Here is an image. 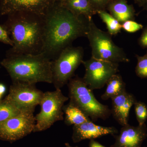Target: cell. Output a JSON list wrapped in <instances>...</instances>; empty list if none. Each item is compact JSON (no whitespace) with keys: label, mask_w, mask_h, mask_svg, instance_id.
Wrapping results in <instances>:
<instances>
[{"label":"cell","mask_w":147,"mask_h":147,"mask_svg":"<svg viewBox=\"0 0 147 147\" xmlns=\"http://www.w3.org/2000/svg\"><path fill=\"white\" fill-rule=\"evenodd\" d=\"M34 112L22 111L17 115L0 123V139L13 142L34 132L36 123Z\"/></svg>","instance_id":"cell-9"},{"label":"cell","mask_w":147,"mask_h":147,"mask_svg":"<svg viewBox=\"0 0 147 147\" xmlns=\"http://www.w3.org/2000/svg\"><path fill=\"white\" fill-rule=\"evenodd\" d=\"M118 133V130L114 127L100 126L90 121L74 125L72 139L74 143H76L86 139H94L108 134L114 136Z\"/></svg>","instance_id":"cell-13"},{"label":"cell","mask_w":147,"mask_h":147,"mask_svg":"<svg viewBox=\"0 0 147 147\" xmlns=\"http://www.w3.org/2000/svg\"><path fill=\"white\" fill-rule=\"evenodd\" d=\"M97 14L106 25L108 32L111 36L116 35L120 32L122 24L106 10L98 11Z\"/></svg>","instance_id":"cell-20"},{"label":"cell","mask_w":147,"mask_h":147,"mask_svg":"<svg viewBox=\"0 0 147 147\" xmlns=\"http://www.w3.org/2000/svg\"><path fill=\"white\" fill-rule=\"evenodd\" d=\"M66 1V0H59V1L60 2H63L65 1Z\"/></svg>","instance_id":"cell-32"},{"label":"cell","mask_w":147,"mask_h":147,"mask_svg":"<svg viewBox=\"0 0 147 147\" xmlns=\"http://www.w3.org/2000/svg\"><path fill=\"white\" fill-rule=\"evenodd\" d=\"M43 93L35 84L13 82L6 97L22 111L34 112L40 103Z\"/></svg>","instance_id":"cell-10"},{"label":"cell","mask_w":147,"mask_h":147,"mask_svg":"<svg viewBox=\"0 0 147 147\" xmlns=\"http://www.w3.org/2000/svg\"><path fill=\"white\" fill-rule=\"evenodd\" d=\"M134 2L137 4L139 6L143 7L144 5L146 0H133Z\"/></svg>","instance_id":"cell-29"},{"label":"cell","mask_w":147,"mask_h":147,"mask_svg":"<svg viewBox=\"0 0 147 147\" xmlns=\"http://www.w3.org/2000/svg\"><path fill=\"white\" fill-rule=\"evenodd\" d=\"M147 1V0H146V1Z\"/></svg>","instance_id":"cell-33"},{"label":"cell","mask_w":147,"mask_h":147,"mask_svg":"<svg viewBox=\"0 0 147 147\" xmlns=\"http://www.w3.org/2000/svg\"><path fill=\"white\" fill-rule=\"evenodd\" d=\"M142 24L135 22L134 20H129L122 24V28L125 32L132 33L143 29Z\"/></svg>","instance_id":"cell-23"},{"label":"cell","mask_w":147,"mask_h":147,"mask_svg":"<svg viewBox=\"0 0 147 147\" xmlns=\"http://www.w3.org/2000/svg\"><path fill=\"white\" fill-rule=\"evenodd\" d=\"M67 85L69 101L80 108L92 121H96L99 119L104 120L110 117L111 110L108 105L96 99L83 78L78 76L72 77Z\"/></svg>","instance_id":"cell-4"},{"label":"cell","mask_w":147,"mask_h":147,"mask_svg":"<svg viewBox=\"0 0 147 147\" xmlns=\"http://www.w3.org/2000/svg\"><path fill=\"white\" fill-rule=\"evenodd\" d=\"M134 110L139 125L145 123L147 119V106L145 103L141 101H136L134 103Z\"/></svg>","instance_id":"cell-22"},{"label":"cell","mask_w":147,"mask_h":147,"mask_svg":"<svg viewBox=\"0 0 147 147\" xmlns=\"http://www.w3.org/2000/svg\"><path fill=\"white\" fill-rule=\"evenodd\" d=\"M22 111L6 97L0 101V123L17 115Z\"/></svg>","instance_id":"cell-19"},{"label":"cell","mask_w":147,"mask_h":147,"mask_svg":"<svg viewBox=\"0 0 147 147\" xmlns=\"http://www.w3.org/2000/svg\"></svg>","instance_id":"cell-34"},{"label":"cell","mask_w":147,"mask_h":147,"mask_svg":"<svg viewBox=\"0 0 147 147\" xmlns=\"http://www.w3.org/2000/svg\"><path fill=\"white\" fill-rule=\"evenodd\" d=\"M1 64L13 82L53 84L52 61L43 53L6 55Z\"/></svg>","instance_id":"cell-3"},{"label":"cell","mask_w":147,"mask_h":147,"mask_svg":"<svg viewBox=\"0 0 147 147\" xmlns=\"http://www.w3.org/2000/svg\"><path fill=\"white\" fill-rule=\"evenodd\" d=\"M137 64L135 68V72L138 77L145 79L147 78V50L143 56L136 55Z\"/></svg>","instance_id":"cell-21"},{"label":"cell","mask_w":147,"mask_h":147,"mask_svg":"<svg viewBox=\"0 0 147 147\" xmlns=\"http://www.w3.org/2000/svg\"><path fill=\"white\" fill-rule=\"evenodd\" d=\"M90 2L96 12L98 11L106 10L109 4L113 0H89Z\"/></svg>","instance_id":"cell-24"},{"label":"cell","mask_w":147,"mask_h":147,"mask_svg":"<svg viewBox=\"0 0 147 147\" xmlns=\"http://www.w3.org/2000/svg\"><path fill=\"white\" fill-rule=\"evenodd\" d=\"M0 42L4 44L10 45L12 47L13 42L9 35L8 33L6 30L3 26L0 25Z\"/></svg>","instance_id":"cell-25"},{"label":"cell","mask_w":147,"mask_h":147,"mask_svg":"<svg viewBox=\"0 0 147 147\" xmlns=\"http://www.w3.org/2000/svg\"><path fill=\"white\" fill-rule=\"evenodd\" d=\"M106 85V90L101 96L103 100L111 99L126 91V84L119 74L113 75L108 80Z\"/></svg>","instance_id":"cell-18"},{"label":"cell","mask_w":147,"mask_h":147,"mask_svg":"<svg viewBox=\"0 0 147 147\" xmlns=\"http://www.w3.org/2000/svg\"><path fill=\"white\" fill-rule=\"evenodd\" d=\"M69 99L63 94L61 89L44 92L39 105L40 110L35 117L34 132L45 131L56 122L63 120V107Z\"/></svg>","instance_id":"cell-6"},{"label":"cell","mask_w":147,"mask_h":147,"mask_svg":"<svg viewBox=\"0 0 147 147\" xmlns=\"http://www.w3.org/2000/svg\"><path fill=\"white\" fill-rule=\"evenodd\" d=\"M7 16L3 26L13 45L6 55L42 53L45 40L44 16L27 11H17Z\"/></svg>","instance_id":"cell-2"},{"label":"cell","mask_w":147,"mask_h":147,"mask_svg":"<svg viewBox=\"0 0 147 147\" xmlns=\"http://www.w3.org/2000/svg\"><path fill=\"white\" fill-rule=\"evenodd\" d=\"M84 50L81 46H69L52 61L53 83L56 89H61L74 76L83 62Z\"/></svg>","instance_id":"cell-7"},{"label":"cell","mask_w":147,"mask_h":147,"mask_svg":"<svg viewBox=\"0 0 147 147\" xmlns=\"http://www.w3.org/2000/svg\"><path fill=\"white\" fill-rule=\"evenodd\" d=\"M59 0H0V14L27 11L45 16Z\"/></svg>","instance_id":"cell-11"},{"label":"cell","mask_w":147,"mask_h":147,"mask_svg":"<svg viewBox=\"0 0 147 147\" xmlns=\"http://www.w3.org/2000/svg\"><path fill=\"white\" fill-rule=\"evenodd\" d=\"M87 38L91 48L92 57L114 63L129 61L123 49L114 43L108 32L96 26L92 18L89 19Z\"/></svg>","instance_id":"cell-5"},{"label":"cell","mask_w":147,"mask_h":147,"mask_svg":"<svg viewBox=\"0 0 147 147\" xmlns=\"http://www.w3.org/2000/svg\"><path fill=\"white\" fill-rule=\"evenodd\" d=\"M6 90L5 86L4 84H0V101L1 100V98L5 93Z\"/></svg>","instance_id":"cell-28"},{"label":"cell","mask_w":147,"mask_h":147,"mask_svg":"<svg viewBox=\"0 0 147 147\" xmlns=\"http://www.w3.org/2000/svg\"><path fill=\"white\" fill-rule=\"evenodd\" d=\"M85 68L84 82L92 90L100 89L106 85L109 79L119 71V63L90 58L83 61Z\"/></svg>","instance_id":"cell-8"},{"label":"cell","mask_w":147,"mask_h":147,"mask_svg":"<svg viewBox=\"0 0 147 147\" xmlns=\"http://www.w3.org/2000/svg\"><path fill=\"white\" fill-rule=\"evenodd\" d=\"M89 147H106L101 144L99 142L95 141L94 139H91L89 143Z\"/></svg>","instance_id":"cell-27"},{"label":"cell","mask_w":147,"mask_h":147,"mask_svg":"<svg viewBox=\"0 0 147 147\" xmlns=\"http://www.w3.org/2000/svg\"><path fill=\"white\" fill-rule=\"evenodd\" d=\"M111 100V114L114 118L122 126L128 124L129 111L137 101L134 95L125 91Z\"/></svg>","instance_id":"cell-14"},{"label":"cell","mask_w":147,"mask_h":147,"mask_svg":"<svg viewBox=\"0 0 147 147\" xmlns=\"http://www.w3.org/2000/svg\"><path fill=\"white\" fill-rule=\"evenodd\" d=\"M45 40L43 53L54 60L75 40L87 37L89 19L77 16L65 8L59 1L44 16Z\"/></svg>","instance_id":"cell-1"},{"label":"cell","mask_w":147,"mask_h":147,"mask_svg":"<svg viewBox=\"0 0 147 147\" xmlns=\"http://www.w3.org/2000/svg\"><path fill=\"white\" fill-rule=\"evenodd\" d=\"M147 128L145 124L134 127L129 124L123 126L118 135H114L116 141L110 147H142L147 137Z\"/></svg>","instance_id":"cell-12"},{"label":"cell","mask_w":147,"mask_h":147,"mask_svg":"<svg viewBox=\"0 0 147 147\" xmlns=\"http://www.w3.org/2000/svg\"><path fill=\"white\" fill-rule=\"evenodd\" d=\"M143 7H144V8L147 11V1L146 2V3H145L144 4V5H143Z\"/></svg>","instance_id":"cell-31"},{"label":"cell","mask_w":147,"mask_h":147,"mask_svg":"<svg viewBox=\"0 0 147 147\" xmlns=\"http://www.w3.org/2000/svg\"><path fill=\"white\" fill-rule=\"evenodd\" d=\"M63 111L65 115V123L67 125H79L92 121L88 116L70 101L66 105H64Z\"/></svg>","instance_id":"cell-17"},{"label":"cell","mask_w":147,"mask_h":147,"mask_svg":"<svg viewBox=\"0 0 147 147\" xmlns=\"http://www.w3.org/2000/svg\"><path fill=\"white\" fill-rule=\"evenodd\" d=\"M59 2L65 8L76 16H83L89 19L97 14L89 0H66Z\"/></svg>","instance_id":"cell-16"},{"label":"cell","mask_w":147,"mask_h":147,"mask_svg":"<svg viewBox=\"0 0 147 147\" xmlns=\"http://www.w3.org/2000/svg\"><path fill=\"white\" fill-rule=\"evenodd\" d=\"M138 43L143 48H147V26L143 30L138 40Z\"/></svg>","instance_id":"cell-26"},{"label":"cell","mask_w":147,"mask_h":147,"mask_svg":"<svg viewBox=\"0 0 147 147\" xmlns=\"http://www.w3.org/2000/svg\"><path fill=\"white\" fill-rule=\"evenodd\" d=\"M65 146L66 147H78V146H75V147H72L71 146H70V144H69L68 143H65Z\"/></svg>","instance_id":"cell-30"},{"label":"cell","mask_w":147,"mask_h":147,"mask_svg":"<svg viewBox=\"0 0 147 147\" xmlns=\"http://www.w3.org/2000/svg\"><path fill=\"white\" fill-rule=\"evenodd\" d=\"M106 10L121 24L125 21L135 19L134 7L129 4L127 0H113L108 5Z\"/></svg>","instance_id":"cell-15"}]
</instances>
